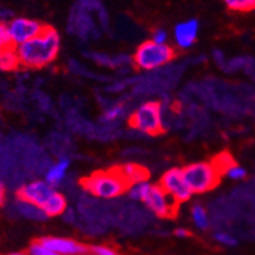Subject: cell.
<instances>
[{
  "mask_svg": "<svg viewBox=\"0 0 255 255\" xmlns=\"http://www.w3.org/2000/svg\"><path fill=\"white\" fill-rule=\"evenodd\" d=\"M213 239L219 243V244L224 245V247H235L238 244V240L234 238L233 235H230L229 233H225V231H217L213 235Z\"/></svg>",
  "mask_w": 255,
  "mask_h": 255,
  "instance_id": "cell-20",
  "label": "cell"
},
{
  "mask_svg": "<svg viewBox=\"0 0 255 255\" xmlns=\"http://www.w3.org/2000/svg\"><path fill=\"white\" fill-rule=\"evenodd\" d=\"M191 217L194 226L201 231L210 229V216L202 203H194L191 207Z\"/></svg>",
  "mask_w": 255,
  "mask_h": 255,
  "instance_id": "cell-15",
  "label": "cell"
},
{
  "mask_svg": "<svg viewBox=\"0 0 255 255\" xmlns=\"http://www.w3.org/2000/svg\"><path fill=\"white\" fill-rule=\"evenodd\" d=\"M227 9L239 13H248L255 10V0H224Z\"/></svg>",
  "mask_w": 255,
  "mask_h": 255,
  "instance_id": "cell-17",
  "label": "cell"
},
{
  "mask_svg": "<svg viewBox=\"0 0 255 255\" xmlns=\"http://www.w3.org/2000/svg\"><path fill=\"white\" fill-rule=\"evenodd\" d=\"M55 191L56 189L45 179H36L22 185L17 191V197L22 202L42 208Z\"/></svg>",
  "mask_w": 255,
  "mask_h": 255,
  "instance_id": "cell-9",
  "label": "cell"
},
{
  "mask_svg": "<svg viewBox=\"0 0 255 255\" xmlns=\"http://www.w3.org/2000/svg\"><path fill=\"white\" fill-rule=\"evenodd\" d=\"M174 235L177 236V238H180V239H187V238H189L192 234H191V231L187 230V229H184V227H179V229H175V230H174Z\"/></svg>",
  "mask_w": 255,
  "mask_h": 255,
  "instance_id": "cell-25",
  "label": "cell"
},
{
  "mask_svg": "<svg viewBox=\"0 0 255 255\" xmlns=\"http://www.w3.org/2000/svg\"><path fill=\"white\" fill-rule=\"evenodd\" d=\"M10 37H9L8 27H6V23L0 22V51L5 50V48L11 47ZM14 47V46H13Z\"/></svg>",
  "mask_w": 255,
  "mask_h": 255,
  "instance_id": "cell-21",
  "label": "cell"
},
{
  "mask_svg": "<svg viewBox=\"0 0 255 255\" xmlns=\"http://www.w3.org/2000/svg\"><path fill=\"white\" fill-rule=\"evenodd\" d=\"M20 66L15 47H8L0 51V71H13Z\"/></svg>",
  "mask_w": 255,
  "mask_h": 255,
  "instance_id": "cell-16",
  "label": "cell"
},
{
  "mask_svg": "<svg viewBox=\"0 0 255 255\" xmlns=\"http://www.w3.org/2000/svg\"><path fill=\"white\" fill-rule=\"evenodd\" d=\"M80 185L85 192L99 199L118 198L127 193L129 187L118 166L94 171L88 177L82 178Z\"/></svg>",
  "mask_w": 255,
  "mask_h": 255,
  "instance_id": "cell-2",
  "label": "cell"
},
{
  "mask_svg": "<svg viewBox=\"0 0 255 255\" xmlns=\"http://www.w3.org/2000/svg\"><path fill=\"white\" fill-rule=\"evenodd\" d=\"M131 128L143 135L159 136L164 132V120L161 104L156 101L145 102L136 108L128 118Z\"/></svg>",
  "mask_w": 255,
  "mask_h": 255,
  "instance_id": "cell-5",
  "label": "cell"
},
{
  "mask_svg": "<svg viewBox=\"0 0 255 255\" xmlns=\"http://www.w3.org/2000/svg\"><path fill=\"white\" fill-rule=\"evenodd\" d=\"M5 202V187L0 182V206H3Z\"/></svg>",
  "mask_w": 255,
  "mask_h": 255,
  "instance_id": "cell-26",
  "label": "cell"
},
{
  "mask_svg": "<svg viewBox=\"0 0 255 255\" xmlns=\"http://www.w3.org/2000/svg\"><path fill=\"white\" fill-rule=\"evenodd\" d=\"M151 39L156 43L165 45V43H168V39H169L168 31H166L165 28H163V27H157V28H155L154 31H152Z\"/></svg>",
  "mask_w": 255,
  "mask_h": 255,
  "instance_id": "cell-23",
  "label": "cell"
},
{
  "mask_svg": "<svg viewBox=\"0 0 255 255\" xmlns=\"http://www.w3.org/2000/svg\"><path fill=\"white\" fill-rule=\"evenodd\" d=\"M177 57V50L173 46L161 45L147 39L136 48L132 55V64L138 70L150 71L163 68Z\"/></svg>",
  "mask_w": 255,
  "mask_h": 255,
  "instance_id": "cell-3",
  "label": "cell"
},
{
  "mask_svg": "<svg viewBox=\"0 0 255 255\" xmlns=\"http://www.w3.org/2000/svg\"><path fill=\"white\" fill-rule=\"evenodd\" d=\"M118 169H120L121 174L124 175L125 179L128 182L129 185L133 184V183L147 180V178H149V171H147V169L138 165V164L127 163L124 164V165H120Z\"/></svg>",
  "mask_w": 255,
  "mask_h": 255,
  "instance_id": "cell-14",
  "label": "cell"
},
{
  "mask_svg": "<svg viewBox=\"0 0 255 255\" xmlns=\"http://www.w3.org/2000/svg\"><path fill=\"white\" fill-rule=\"evenodd\" d=\"M61 47V37L56 29L46 25L41 33L27 42L17 46L20 66L29 69H42L57 59Z\"/></svg>",
  "mask_w": 255,
  "mask_h": 255,
  "instance_id": "cell-1",
  "label": "cell"
},
{
  "mask_svg": "<svg viewBox=\"0 0 255 255\" xmlns=\"http://www.w3.org/2000/svg\"><path fill=\"white\" fill-rule=\"evenodd\" d=\"M199 22L197 19H187L178 23L174 27V41L177 47L182 50H188L196 43L198 38Z\"/></svg>",
  "mask_w": 255,
  "mask_h": 255,
  "instance_id": "cell-11",
  "label": "cell"
},
{
  "mask_svg": "<svg viewBox=\"0 0 255 255\" xmlns=\"http://www.w3.org/2000/svg\"><path fill=\"white\" fill-rule=\"evenodd\" d=\"M9 255H29L28 253H13V254H9Z\"/></svg>",
  "mask_w": 255,
  "mask_h": 255,
  "instance_id": "cell-27",
  "label": "cell"
},
{
  "mask_svg": "<svg viewBox=\"0 0 255 255\" xmlns=\"http://www.w3.org/2000/svg\"><path fill=\"white\" fill-rule=\"evenodd\" d=\"M85 255H94V254H92V253H88V254H85Z\"/></svg>",
  "mask_w": 255,
  "mask_h": 255,
  "instance_id": "cell-28",
  "label": "cell"
},
{
  "mask_svg": "<svg viewBox=\"0 0 255 255\" xmlns=\"http://www.w3.org/2000/svg\"><path fill=\"white\" fill-rule=\"evenodd\" d=\"M69 168H70V160L60 159L59 161L52 164V165L48 168V170L46 171L45 180L48 184L52 185L53 188L59 187V185L64 182L65 178H66Z\"/></svg>",
  "mask_w": 255,
  "mask_h": 255,
  "instance_id": "cell-12",
  "label": "cell"
},
{
  "mask_svg": "<svg viewBox=\"0 0 255 255\" xmlns=\"http://www.w3.org/2000/svg\"><path fill=\"white\" fill-rule=\"evenodd\" d=\"M6 27H8L11 45L17 47V46L38 36L45 29L46 24L41 23L39 20L31 19V18L19 17L11 19L6 24Z\"/></svg>",
  "mask_w": 255,
  "mask_h": 255,
  "instance_id": "cell-8",
  "label": "cell"
},
{
  "mask_svg": "<svg viewBox=\"0 0 255 255\" xmlns=\"http://www.w3.org/2000/svg\"><path fill=\"white\" fill-rule=\"evenodd\" d=\"M157 184L163 188L178 205L188 202L193 196L187 182H185L182 168H171L166 170L161 175Z\"/></svg>",
  "mask_w": 255,
  "mask_h": 255,
  "instance_id": "cell-7",
  "label": "cell"
},
{
  "mask_svg": "<svg viewBox=\"0 0 255 255\" xmlns=\"http://www.w3.org/2000/svg\"><path fill=\"white\" fill-rule=\"evenodd\" d=\"M141 202L149 208L155 216L159 219H173L177 216L179 205H178L159 184L150 183Z\"/></svg>",
  "mask_w": 255,
  "mask_h": 255,
  "instance_id": "cell-6",
  "label": "cell"
},
{
  "mask_svg": "<svg viewBox=\"0 0 255 255\" xmlns=\"http://www.w3.org/2000/svg\"><path fill=\"white\" fill-rule=\"evenodd\" d=\"M224 175H226L227 178H230L231 180H243L247 177V170L234 161L233 164H230V165L225 169Z\"/></svg>",
  "mask_w": 255,
  "mask_h": 255,
  "instance_id": "cell-19",
  "label": "cell"
},
{
  "mask_svg": "<svg viewBox=\"0 0 255 255\" xmlns=\"http://www.w3.org/2000/svg\"><path fill=\"white\" fill-rule=\"evenodd\" d=\"M41 210L47 219L48 217L61 216L68 211V199L62 193L55 191V193L50 197V199Z\"/></svg>",
  "mask_w": 255,
  "mask_h": 255,
  "instance_id": "cell-13",
  "label": "cell"
},
{
  "mask_svg": "<svg viewBox=\"0 0 255 255\" xmlns=\"http://www.w3.org/2000/svg\"><path fill=\"white\" fill-rule=\"evenodd\" d=\"M182 170L185 182L193 194L207 193L221 182L222 173L212 160L188 164Z\"/></svg>",
  "mask_w": 255,
  "mask_h": 255,
  "instance_id": "cell-4",
  "label": "cell"
},
{
  "mask_svg": "<svg viewBox=\"0 0 255 255\" xmlns=\"http://www.w3.org/2000/svg\"><path fill=\"white\" fill-rule=\"evenodd\" d=\"M38 241L46 249L59 255H85L89 253V247L74 239L47 236L38 239Z\"/></svg>",
  "mask_w": 255,
  "mask_h": 255,
  "instance_id": "cell-10",
  "label": "cell"
},
{
  "mask_svg": "<svg viewBox=\"0 0 255 255\" xmlns=\"http://www.w3.org/2000/svg\"><path fill=\"white\" fill-rule=\"evenodd\" d=\"M122 112H124V108H122V107H120V106L112 107V108H110V110L104 113L103 118L104 120H108V121L116 120V118H118L121 115H122Z\"/></svg>",
  "mask_w": 255,
  "mask_h": 255,
  "instance_id": "cell-24",
  "label": "cell"
},
{
  "mask_svg": "<svg viewBox=\"0 0 255 255\" xmlns=\"http://www.w3.org/2000/svg\"><path fill=\"white\" fill-rule=\"evenodd\" d=\"M89 253L94 255H121L117 250L108 245H92L89 247Z\"/></svg>",
  "mask_w": 255,
  "mask_h": 255,
  "instance_id": "cell-22",
  "label": "cell"
},
{
  "mask_svg": "<svg viewBox=\"0 0 255 255\" xmlns=\"http://www.w3.org/2000/svg\"><path fill=\"white\" fill-rule=\"evenodd\" d=\"M149 184L150 183L147 182V180L133 183V184L129 185L128 189H127V194H128L129 198L133 199V201H141L143 194H145L146 189H147V187H149Z\"/></svg>",
  "mask_w": 255,
  "mask_h": 255,
  "instance_id": "cell-18",
  "label": "cell"
}]
</instances>
